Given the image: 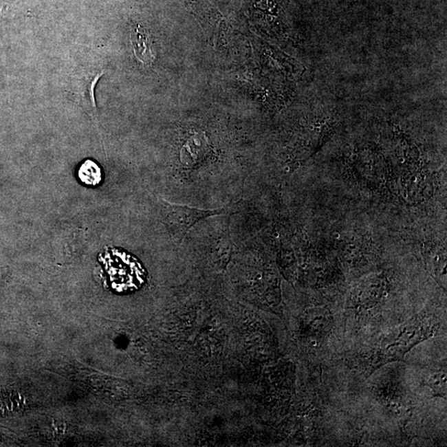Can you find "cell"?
<instances>
[{
    "label": "cell",
    "mask_w": 447,
    "mask_h": 447,
    "mask_svg": "<svg viewBox=\"0 0 447 447\" xmlns=\"http://www.w3.org/2000/svg\"><path fill=\"white\" fill-rule=\"evenodd\" d=\"M443 323H446L445 318L430 313L411 316L404 324L356 348L355 353L351 355L353 364H358L356 369L369 377L384 365L402 360L417 345L438 335L443 330Z\"/></svg>",
    "instance_id": "obj_1"
},
{
    "label": "cell",
    "mask_w": 447,
    "mask_h": 447,
    "mask_svg": "<svg viewBox=\"0 0 447 447\" xmlns=\"http://www.w3.org/2000/svg\"><path fill=\"white\" fill-rule=\"evenodd\" d=\"M230 210H232L230 203L221 208L205 210L161 200L160 215L173 242L181 246L186 234L199 221L215 215L229 214Z\"/></svg>",
    "instance_id": "obj_2"
},
{
    "label": "cell",
    "mask_w": 447,
    "mask_h": 447,
    "mask_svg": "<svg viewBox=\"0 0 447 447\" xmlns=\"http://www.w3.org/2000/svg\"><path fill=\"white\" fill-rule=\"evenodd\" d=\"M134 54L136 58L148 66H151L153 63L154 55L151 48V38L148 32L144 30L139 24L133 28L130 34Z\"/></svg>",
    "instance_id": "obj_3"
},
{
    "label": "cell",
    "mask_w": 447,
    "mask_h": 447,
    "mask_svg": "<svg viewBox=\"0 0 447 447\" xmlns=\"http://www.w3.org/2000/svg\"><path fill=\"white\" fill-rule=\"evenodd\" d=\"M422 383L430 389L433 397H446V369H426L422 375Z\"/></svg>",
    "instance_id": "obj_4"
},
{
    "label": "cell",
    "mask_w": 447,
    "mask_h": 447,
    "mask_svg": "<svg viewBox=\"0 0 447 447\" xmlns=\"http://www.w3.org/2000/svg\"><path fill=\"white\" fill-rule=\"evenodd\" d=\"M78 176L81 182L89 186H96L102 180V172L100 166L92 160H85L80 165Z\"/></svg>",
    "instance_id": "obj_5"
},
{
    "label": "cell",
    "mask_w": 447,
    "mask_h": 447,
    "mask_svg": "<svg viewBox=\"0 0 447 447\" xmlns=\"http://www.w3.org/2000/svg\"><path fill=\"white\" fill-rule=\"evenodd\" d=\"M351 160L352 161H356L358 160V155L357 154H352L351 155Z\"/></svg>",
    "instance_id": "obj_6"
},
{
    "label": "cell",
    "mask_w": 447,
    "mask_h": 447,
    "mask_svg": "<svg viewBox=\"0 0 447 447\" xmlns=\"http://www.w3.org/2000/svg\"><path fill=\"white\" fill-rule=\"evenodd\" d=\"M340 235L339 233H335L334 234V238L335 239H340Z\"/></svg>",
    "instance_id": "obj_7"
},
{
    "label": "cell",
    "mask_w": 447,
    "mask_h": 447,
    "mask_svg": "<svg viewBox=\"0 0 447 447\" xmlns=\"http://www.w3.org/2000/svg\"><path fill=\"white\" fill-rule=\"evenodd\" d=\"M434 261L435 262H438L439 261V256H435Z\"/></svg>",
    "instance_id": "obj_8"
},
{
    "label": "cell",
    "mask_w": 447,
    "mask_h": 447,
    "mask_svg": "<svg viewBox=\"0 0 447 447\" xmlns=\"http://www.w3.org/2000/svg\"><path fill=\"white\" fill-rule=\"evenodd\" d=\"M400 162H401V164H404V162H405L404 158V157H401L400 160Z\"/></svg>",
    "instance_id": "obj_9"
},
{
    "label": "cell",
    "mask_w": 447,
    "mask_h": 447,
    "mask_svg": "<svg viewBox=\"0 0 447 447\" xmlns=\"http://www.w3.org/2000/svg\"><path fill=\"white\" fill-rule=\"evenodd\" d=\"M413 182H417V178L416 177H413Z\"/></svg>",
    "instance_id": "obj_10"
}]
</instances>
